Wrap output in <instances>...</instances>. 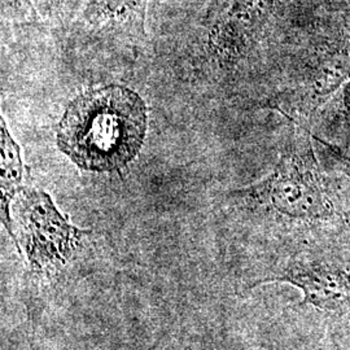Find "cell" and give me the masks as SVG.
<instances>
[{"label":"cell","mask_w":350,"mask_h":350,"mask_svg":"<svg viewBox=\"0 0 350 350\" xmlns=\"http://www.w3.org/2000/svg\"><path fill=\"white\" fill-rule=\"evenodd\" d=\"M147 107L120 85L90 90L66 107L57 125V147L88 172H116L131 163L147 134Z\"/></svg>","instance_id":"6da1fadb"},{"label":"cell","mask_w":350,"mask_h":350,"mask_svg":"<svg viewBox=\"0 0 350 350\" xmlns=\"http://www.w3.org/2000/svg\"><path fill=\"white\" fill-rule=\"evenodd\" d=\"M312 142L304 135L282 153L270 174L232 195L250 208L292 221H325L334 215Z\"/></svg>","instance_id":"7a4b0ae2"},{"label":"cell","mask_w":350,"mask_h":350,"mask_svg":"<svg viewBox=\"0 0 350 350\" xmlns=\"http://www.w3.org/2000/svg\"><path fill=\"white\" fill-rule=\"evenodd\" d=\"M14 243L34 274L50 275L64 267L90 231L81 230L59 212L50 195L37 188H21L14 199Z\"/></svg>","instance_id":"3957f363"},{"label":"cell","mask_w":350,"mask_h":350,"mask_svg":"<svg viewBox=\"0 0 350 350\" xmlns=\"http://www.w3.org/2000/svg\"><path fill=\"white\" fill-rule=\"evenodd\" d=\"M269 283H286L299 288L302 301L325 313L350 310V266L325 260H296L274 275L263 276L250 288Z\"/></svg>","instance_id":"277c9868"},{"label":"cell","mask_w":350,"mask_h":350,"mask_svg":"<svg viewBox=\"0 0 350 350\" xmlns=\"http://www.w3.org/2000/svg\"><path fill=\"white\" fill-rule=\"evenodd\" d=\"M275 0H232L209 29L208 51L221 65L238 63L270 20Z\"/></svg>","instance_id":"5b68a950"},{"label":"cell","mask_w":350,"mask_h":350,"mask_svg":"<svg viewBox=\"0 0 350 350\" xmlns=\"http://www.w3.org/2000/svg\"><path fill=\"white\" fill-rule=\"evenodd\" d=\"M350 79V46L338 47V50L328 53L317 64L312 77L293 91L288 99H282L279 111L288 114H308L313 112L322 103L328 100L331 95L338 92Z\"/></svg>","instance_id":"8992f818"},{"label":"cell","mask_w":350,"mask_h":350,"mask_svg":"<svg viewBox=\"0 0 350 350\" xmlns=\"http://www.w3.org/2000/svg\"><path fill=\"white\" fill-rule=\"evenodd\" d=\"M148 0H88L82 20L92 31L120 37L146 36Z\"/></svg>","instance_id":"52a82bcc"},{"label":"cell","mask_w":350,"mask_h":350,"mask_svg":"<svg viewBox=\"0 0 350 350\" xmlns=\"http://www.w3.org/2000/svg\"><path fill=\"white\" fill-rule=\"evenodd\" d=\"M0 147H1V224L14 240L13 234L12 211L11 205L21 191L23 182V159L18 144L13 140L4 118L1 117Z\"/></svg>","instance_id":"ba28073f"},{"label":"cell","mask_w":350,"mask_h":350,"mask_svg":"<svg viewBox=\"0 0 350 350\" xmlns=\"http://www.w3.org/2000/svg\"><path fill=\"white\" fill-rule=\"evenodd\" d=\"M40 10L56 23L66 25L83 10L82 7L88 0H37Z\"/></svg>","instance_id":"9c48e42d"},{"label":"cell","mask_w":350,"mask_h":350,"mask_svg":"<svg viewBox=\"0 0 350 350\" xmlns=\"http://www.w3.org/2000/svg\"><path fill=\"white\" fill-rule=\"evenodd\" d=\"M310 138L314 143L319 146V150H322V154L327 159V161H329L335 169H338V172L347 175L350 179V144L349 146L331 144L313 134H310Z\"/></svg>","instance_id":"30bf717a"},{"label":"cell","mask_w":350,"mask_h":350,"mask_svg":"<svg viewBox=\"0 0 350 350\" xmlns=\"http://www.w3.org/2000/svg\"><path fill=\"white\" fill-rule=\"evenodd\" d=\"M231 1L232 0H209L206 12L204 16V21H202L204 25L209 26L214 23L230 7Z\"/></svg>","instance_id":"8fae6325"},{"label":"cell","mask_w":350,"mask_h":350,"mask_svg":"<svg viewBox=\"0 0 350 350\" xmlns=\"http://www.w3.org/2000/svg\"><path fill=\"white\" fill-rule=\"evenodd\" d=\"M338 113L347 118L350 120V79L340 88V94H338Z\"/></svg>","instance_id":"7c38bea8"}]
</instances>
